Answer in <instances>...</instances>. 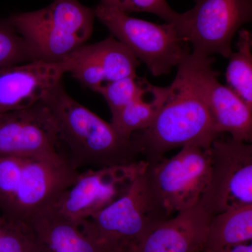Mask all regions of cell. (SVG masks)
<instances>
[{
    "label": "cell",
    "mask_w": 252,
    "mask_h": 252,
    "mask_svg": "<svg viewBox=\"0 0 252 252\" xmlns=\"http://www.w3.org/2000/svg\"><path fill=\"white\" fill-rule=\"evenodd\" d=\"M44 102L54 115L60 144L67 147L69 155L66 159L74 170L124 165L140 160L134 141L123 137L111 123L73 99L63 83Z\"/></svg>",
    "instance_id": "6da1fadb"
},
{
    "label": "cell",
    "mask_w": 252,
    "mask_h": 252,
    "mask_svg": "<svg viewBox=\"0 0 252 252\" xmlns=\"http://www.w3.org/2000/svg\"><path fill=\"white\" fill-rule=\"evenodd\" d=\"M79 172L62 154L36 157L0 156V213L25 225L72 186Z\"/></svg>",
    "instance_id": "7a4b0ae2"
},
{
    "label": "cell",
    "mask_w": 252,
    "mask_h": 252,
    "mask_svg": "<svg viewBox=\"0 0 252 252\" xmlns=\"http://www.w3.org/2000/svg\"><path fill=\"white\" fill-rule=\"evenodd\" d=\"M218 137L203 99L178 69L175 80L169 86L166 100L154 122L145 130L134 133L131 139L144 160L152 162L185 146L210 149Z\"/></svg>",
    "instance_id": "3957f363"
},
{
    "label": "cell",
    "mask_w": 252,
    "mask_h": 252,
    "mask_svg": "<svg viewBox=\"0 0 252 252\" xmlns=\"http://www.w3.org/2000/svg\"><path fill=\"white\" fill-rule=\"evenodd\" d=\"M94 17V9L79 0H54L45 8L7 19L24 39L32 61L60 62L86 44Z\"/></svg>",
    "instance_id": "277c9868"
},
{
    "label": "cell",
    "mask_w": 252,
    "mask_h": 252,
    "mask_svg": "<svg viewBox=\"0 0 252 252\" xmlns=\"http://www.w3.org/2000/svg\"><path fill=\"white\" fill-rule=\"evenodd\" d=\"M210 148L182 147L172 158L148 162L143 173L149 196L164 220L198 203L211 170Z\"/></svg>",
    "instance_id": "5b68a950"
},
{
    "label": "cell",
    "mask_w": 252,
    "mask_h": 252,
    "mask_svg": "<svg viewBox=\"0 0 252 252\" xmlns=\"http://www.w3.org/2000/svg\"><path fill=\"white\" fill-rule=\"evenodd\" d=\"M94 14L154 76L169 74L190 55L187 41L174 23L156 24L101 4Z\"/></svg>",
    "instance_id": "8992f818"
},
{
    "label": "cell",
    "mask_w": 252,
    "mask_h": 252,
    "mask_svg": "<svg viewBox=\"0 0 252 252\" xmlns=\"http://www.w3.org/2000/svg\"><path fill=\"white\" fill-rule=\"evenodd\" d=\"M211 170L199 203L212 217L252 205V146L217 137L210 147Z\"/></svg>",
    "instance_id": "52a82bcc"
},
{
    "label": "cell",
    "mask_w": 252,
    "mask_h": 252,
    "mask_svg": "<svg viewBox=\"0 0 252 252\" xmlns=\"http://www.w3.org/2000/svg\"><path fill=\"white\" fill-rule=\"evenodd\" d=\"M147 165L148 162L142 159L79 172L74 184L51 206L74 221L90 219L124 195Z\"/></svg>",
    "instance_id": "ba28073f"
},
{
    "label": "cell",
    "mask_w": 252,
    "mask_h": 252,
    "mask_svg": "<svg viewBox=\"0 0 252 252\" xmlns=\"http://www.w3.org/2000/svg\"><path fill=\"white\" fill-rule=\"evenodd\" d=\"M185 14L184 34L192 55L200 58L219 54L228 58L238 30L252 19V0H195Z\"/></svg>",
    "instance_id": "9c48e42d"
},
{
    "label": "cell",
    "mask_w": 252,
    "mask_h": 252,
    "mask_svg": "<svg viewBox=\"0 0 252 252\" xmlns=\"http://www.w3.org/2000/svg\"><path fill=\"white\" fill-rule=\"evenodd\" d=\"M86 220L101 241L115 250L128 252L165 220L149 196L142 174L121 198Z\"/></svg>",
    "instance_id": "30bf717a"
},
{
    "label": "cell",
    "mask_w": 252,
    "mask_h": 252,
    "mask_svg": "<svg viewBox=\"0 0 252 252\" xmlns=\"http://www.w3.org/2000/svg\"><path fill=\"white\" fill-rule=\"evenodd\" d=\"M213 59L190 54L177 67L203 99L218 135L228 132L235 140H252V109L228 86L218 80Z\"/></svg>",
    "instance_id": "8fae6325"
},
{
    "label": "cell",
    "mask_w": 252,
    "mask_h": 252,
    "mask_svg": "<svg viewBox=\"0 0 252 252\" xmlns=\"http://www.w3.org/2000/svg\"><path fill=\"white\" fill-rule=\"evenodd\" d=\"M57 124L44 102L0 114V156L61 154Z\"/></svg>",
    "instance_id": "7c38bea8"
},
{
    "label": "cell",
    "mask_w": 252,
    "mask_h": 252,
    "mask_svg": "<svg viewBox=\"0 0 252 252\" xmlns=\"http://www.w3.org/2000/svg\"><path fill=\"white\" fill-rule=\"evenodd\" d=\"M72 62L31 61L0 69V114L44 102L60 84Z\"/></svg>",
    "instance_id": "4fadbf2b"
},
{
    "label": "cell",
    "mask_w": 252,
    "mask_h": 252,
    "mask_svg": "<svg viewBox=\"0 0 252 252\" xmlns=\"http://www.w3.org/2000/svg\"><path fill=\"white\" fill-rule=\"evenodd\" d=\"M210 215L198 203L159 222L128 252H202Z\"/></svg>",
    "instance_id": "5bb4252c"
},
{
    "label": "cell",
    "mask_w": 252,
    "mask_h": 252,
    "mask_svg": "<svg viewBox=\"0 0 252 252\" xmlns=\"http://www.w3.org/2000/svg\"><path fill=\"white\" fill-rule=\"evenodd\" d=\"M25 225L41 252H126L101 241L86 220H69L51 205L31 217Z\"/></svg>",
    "instance_id": "9a60e30c"
},
{
    "label": "cell",
    "mask_w": 252,
    "mask_h": 252,
    "mask_svg": "<svg viewBox=\"0 0 252 252\" xmlns=\"http://www.w3.org/2000/svg\"><path fill=\"white\" fill-rule=\"evenodd\" d=\"M252 240V205L229 209L212 217L203 252Z\"/></svg>",
    "instance_id": "2e32d148"
},
{
    "label": "cell",
    "mask_w": 252,
    "mask_h": 252,
    "mask_svg": "<svg viewBox=\"0 0 252 252\" xmlns=\"http://www.w3.org/2000/svg\"><path fill=\"white\" fill-rule=\"evenodd\" d=\"M82 49L101 69L106 82L137 76L140 61L128 48L114 36Z\"/></svg>",
    "instance_id": "e0dca14e"
},
{
    "label": "cell",
    "mask_w": 252,
    "mask_h": 252,
    "mask_svg": "<svg viewBox=\"0 0 252 252\" xmlns=\"http://www.w3.org/2000/svg\"><path fill=\"white\" fill-rule=\"evenodd\" d=\"M150 89L112 116L111 124L123 137L131 139V136L135 132L149 127L166 100L169 86H154L152 97L147 100L146 96Z\"/></svg>",
    "instance_id": "ac0fdd59"
},
{
    "label": "cell",
    "mask_w": 252,
    "mask_h": 252,
    "mask_svg": "<svg viewBox=\"0 0 252 252\" xmlns=\"http://www.w3.org/2000/svg\"><path fill=\"white\" fill-rule=\"evenodd\" d=\"M252 39L250 32H239L236 52L230 55L227 67L226 81L233 91L252 109Z\"/></svg>",
    "instance_id": "d6986e66"
},
{
    "label": "cell",
    "mask_w": 252,
    "mask_h": 252,
    "mask_svg": "<svg viewBox=\"0 0 252 252\" xmlns=\"http://www.w3.org/2000/svg\"><path fill=\"white\" fill-rule=\"evenodd\" d=\"M152 84L137 76L107 82L99 89L105 99L112 116L134 99L148 92Z\"/></svg>",
    "instance_id": "ffe728a7"
},
{
    "label": "cell",
    "mask_w": 252,
    "mask_h": 252,
    "mask_svg": "<svg viewBox=\"0 0 252 252\" xmlns=\"http://www.w3.org/2000/svg\"><path fill=\"white\" fill-rule=\"evenodd\" d=\"M0 252H41L27 225L14 223L0 213Z\"/></svg>",
    "instance_id": "44dd1931"
},
{
    "label": "cell",
    "mask_w": 252,
    "mask_h": 252,
    "mask_svg": "<svg viewBox=\"0 0 252 252\" xmlns=\"http://www.w3.org/2000/svg\"><path fill=\"white\" fill-rule=\"evenodd\" d=\"M31 61L22 36L8 19L0 20V69Z\"/></svg>",
    "instance_id": "7402d4cb"
},
{
    "label": "cell",
    "mask_w": 252,
    "mask_h": 252,
    "mask_svg": "<svg viewBox=\"0 0 252 252\" xmlns=\"http://www.w3.org/2000/svg\"><path fill=\"white\" fill-rule=\"evenodd\" d=\"M216 252H252V242L230 245L220 249Z\"/></svg>",
    "instance_id": "603a6c76"
},
{
    "label": "cell",
    "mask_w": 252,
    "mask_h": 252,
    "mask_svg": "<svg viewBox=\"0 0 252 252\" xmlns=\"http://www.w3.org/2000/svg\"><path fill=\"white\" fill-rule=\"evenodd\" d=\"M125 1L126 0H101L100 4L122 10Z\"/></svg>",
    "instance_id": "cb8c5ba5"
},
{
    "label": "cell",
    "mask_w": 252,
    "mask_h": 252,
    "mask_svg": "<svg viewBox=\"0 0 252 252\" xmlns=\"http://www.w3.org/2000/svg\"></svg>",
    "instance_id": "d4e9b609"
}]
</instances>
